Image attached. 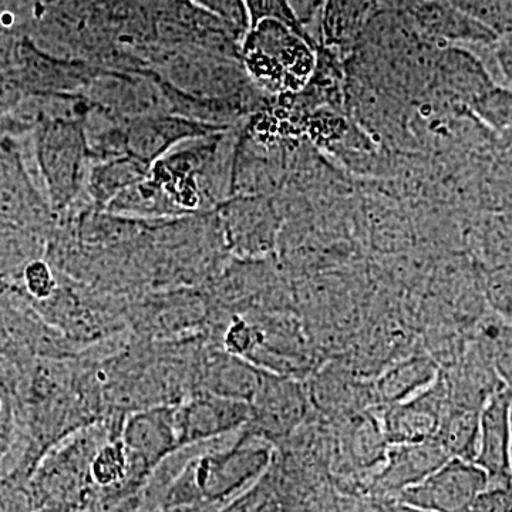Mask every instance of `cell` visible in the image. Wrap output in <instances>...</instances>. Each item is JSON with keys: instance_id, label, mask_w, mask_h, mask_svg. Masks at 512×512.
I'll list each match as a JSON object with an SVG mask.
<instances>
[{"instance_id": "6da1fadb", "label": "cell", "mask_w": 512, "mask_h": 512, "mask_svg": "<svg viewBox=\"0 0 512 512\" xmlns=\"http://www.w3.org/2000/svg\"><path fill=\"white\" fill-rule=\"evenodd\" d=\"M274 447L248 430L222 450L188 457L161 498L163 510L195 508L227 500L262 476L274 460Z\"/></svg>"}, {"instance_id": "7a4b0ae2", "label": "cell", "mask_w": 512, "mask_h": 512, "mask_svg": "<svg viewBox=\"0 0 512 512\" xmlns=\"http://www.w3.org/2000/svg\"><path fill=\"white\" fill-rule=\"evenodd\" d=\"M318 46L285 23L264 19L242 39V62L249 76L274 93L301 92L315 73Z\"/></svg>"}, {"instance_id": "3957f363", "label": "cell", "mask_w": 512, "mask_h": 512, "mask_svg": "<svg viewBox=\"0 0 512 512\" xmlns=\"http://www.w3.org/2000/svg\"><path fill=\"white\" fill-rule=\"evenodd\" d=\"M249 407L251 417L244 429L272 446H281L291 439L313 416L308 387L303 380L265 370Z\"/></svg>"}, {"instance_id": "277c9868", "label": "cell", "mask_w": 512, "mask_h": 512, "mask_svg": "<svg viewBox=\"0 0 512 512\" xmlns=\"http://www.w3.org/2000/svg\"><path fill=\"white\" fill-rule=\"evenodd\" d=\"M175 407L157 406L128 414L121 430L130 463L134 495L150 481L160 464L181 450L175 427Z\"/></svg>"}, {"instance_id": "5b68a950", "label": "cell", "mask_w": 512, "mask_h": 512, "mask_svg": "<svg viewBox=\"0 0 512 512\" xmlns=\"http://www.w3.org/2000/svg\"><path fill=\"white\" fill-rule=\"evenodd\" d=\"M490 488V477L474 461L448 458L420 483L399 494L400 503L426 512H467Z\"/></svg>"}, {"instance_id": "8992f818", "label": "cell", "mask_w": 512, "mask_h": 512, "mask_svg": "<svg viewBox=\"0 0 512 512\" xmlns=\"http://www.w3.org/2000/svg\"><path fill=\"white\" fill-rule=\"evenodd\" d=\"M175 427L181 448L197 446L247 426L251 407L247 402L197 392L175 407Z\"/></svg>"}, {"instance_id": "52a82bcc", "label": "cell", "mask_w": 512, "mask_h": 512, "mask_svg": "<svg viewBox=\"0 0 512 512\" xmlns=\"http://www.w3.org/2000/svg\"><path fill=\"white\" fill-rule=\"evenodd\" d=\"M448 396L440 372L437 379L412 399L383 407L382 427L389 446L433 440L446 414Z\"/></svg>"}, {"instance_id": "ba28073f", "label": "cell", "mask_w": 512, "mask_h": 512, "mask_svg": "<svg viewBox=\"0 0 512 512\" xmlns=\"http://www.w3.org/2000/svg\"><path fill=\"white\" fill-rule=\"evenodd\" d=\"M512 392L501 387L488 397L480 413L477 454L474 463L483 468L500 487L512 484Z\"/></svg>"}, {"instance_id": "9c48e42d", "label": "cell", "mask_w": 512, "mask_h": 512, "mask_svg": "<svg viewBox=\"0 0 512 512\" xmlns=\"http://www.w3.org/2000/svg\"><path fill=\"white\" fill-rule=\"evenodd\" d=\"M262 373L264 370L254 363L232 355L210 338L201 353L197 392L251 403L261 384Z\"/></svg>"}, {"instance_id": "30bf717a", "label": "cell", "mask_w": 512, "mask_h": 512, "mask_svg": "<svg viewBox=\"0 0 512 512\" xmlns=\"http://www.w3.org/2000/svg\"><path fill=\"white\" fill-rule=\"evenodd\" d=\"M451 458L436 439L412 444H393L386 454V466L376 483L387 491H399L420 483Z\"/></svg>"}, {"instance_id": "8fae6325", "label": "cell", "mask_w": 512, "mask_h": 512, "mask_svg": "<svg viewBox=\"0 0 512 512\" xmlns=\"http://www.w3.org/2000/svg\"><path fill=\"white\" fill-rule=\"evenodd\" d=\"M440 367L430 355L403 357L370 380L376 409L412 399L439 376Z\"/></svg>"}, {"instance_id": "7c38bea8", "label": "cell", "mask_w": 512, "mask_h": 512, "mask_svg": "<svg viewBox=\"0 0 512 512\" xmlns=\"http://www.w3.org/2000/svg\"><path fill=\"white\" fill-rule=\"evenodd\" d=\"M375 6L376 0H325L319 23L323 46L340 52L352 49L375 13Z\"/></svg>"}, {"instance_id": "4fadbf2b", "label": "cell", "mask_w": 512, "mask_h": 512, "mask_svg": "<svg viewBox=\"0 0 512 512\" xmlns=\"http://www.w3.org/2000/svg\"><path fill=\"white\" fill-rule=\"evenodd\" d=\"M278 222L262 207L232 211L225 220L229 248L238 255H264L274 248Z\"/></svg>"}, {"instance_id": "5bb4252c", "label": "cell", "mask_w": 512, "mask_h": 512, "mask_svg": "<svg viewBox=\"0 0 512 512\" xmlns=\"http://www.w3.org/2000/svg\"><path fill=\"white\" fill-rule=\"evenodd\" d=\"M481 409L448 406L437 431L436 439L448 456L474 461L477 454Z\"/></svg>"}, {"instance_id": "9a60e30c", "label": "cell", "mask_w": 512, "mask_h": 512, "mask_svg": "<svg viewBox=\"0 0 512 512\" xmlns=\"http://www.w3.org/2000/svg\"><path fill=\"white\" fill-rule=\"evenodd\" d=\"M477 340L487 353L495 375L512 392V325L501 319L487 323Z\"/></svg>"}, {"instance_id": "2e32d148", "label": "cell", "mask_w": 512, "mask_h": 512, "mask_svg": "<svg viewBox=\"0 0 512 512\" xmlns=\"http://www.w3.org/2000/svg\"><path fill=\"white\" fill-rule=\"evenodd\" d=\"M244 3L249 18V28L261 22V20L275 19L285 23L289 28L296 30V32L308 37V39L315 43V40L299 25L298 19L293 15L288 0H244Z\"/></svg>"}, {"instance_id": "e0dca14e", "label": "cell", "mask_w": 512, "mask_h": 512, "mask_svg": "<svg viewBox=\"0 0 512 512\" xmlns=\"http://www.w3.org/2000/svg\"><path fill=\"white\" fill-rule=\"evenodd\" d=\"M26 292L33 302L52 298L57 291V282L52 269L43 261H32L23 272Z\"/></svg>"}, {"instance_id": "ac0fdd59", "label": "cell", "mask_w": 512, "mask_h": 512, "mask_svg": "<svg viewBox=\"0 0 512 512\" xmlns=\"http://www.w3.org/2000/svg\"><path fill=\"white\" fill-rule=\"evenodd\" d=\"M215 18L224 20L232 28L245 33L249 29V18L244 0H197Z\"/></svg>"}, {"instance_id": "d6986e66", "label": "cell", "mask_w": 512, "mask_h": 512, "mask_svg": "<svg viewBox=\"0 0 512 512\" xmlns=\"http://www.w3.org/2000/svg\"><path fill=\"white\" fill-rule=\"evenodd\" d=\"M288 3L291 6L293 15L298 19L299 25L309 35V26L313 25L316 19H319L320 23V15H322L325 0H288Z\"/></svg>"}, {"instance_id": "ffe728a7", "label": "cell", "mask_w": 512, "mask_h": 512, "mask_svg": "<svg viewBox=\"0 0 512 512\" xmlns=\"http://www.w3.org/2000/svg\"><path fill=\"white\" fill-rule=\"evenodd\" d=\"M19 436L20 420H0V461L13 450Z\"/></svg>"}, {"instance_id": "44dd1931", "label": "cell", "mask_w": 512, "mask_h": 512, "mask_svg": "<svg viewBox=\"0 0 512 512\" xmlns=\"http://www.w3.org/2000/svg\"><path fill=\"white\" fill-rule=\"evenodd\" d=\"M424 2L427 0H376V5L383 6L386 10L407 13Z\"/></svg>"}, {"instance_id": "7402d4cb", "label": "cell", "mask_w": 512, "mask_h": 512, "mask_svg": "<svg viewBox=\"0 0 512 512\" xmlns=\"http://www.w3.org/2000/svg\"><path fill=\"white\" fill-rule=\"evenodd\" d=\"M511 424H512V410H511ZM511 476H512V441H511Z\"/></svg>"}]
</instances>
